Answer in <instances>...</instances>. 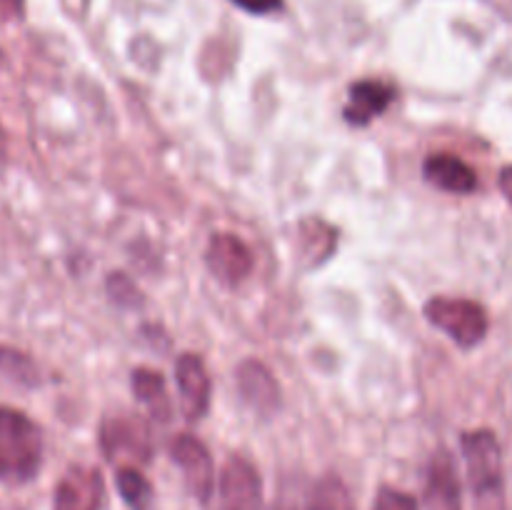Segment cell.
I'll use <instances>...</instances> for the list:
<instances>
[{"mask_svg":"<svg viewBox=\"0 0 512 510\" xmlns=\"http://www.w3.org/2000/svg\"><path fill=\"white\" fill-rule=\"evenodd\" d=\"M43 463V435L20 410L0 405V483L23 485Z\"/></svg>","mask_w":512,"mask_h":510,"instance_id":"1","label":"cell"},{"mask_svg":"<svg viewBox=\"0 0 512 510\" xmlns=\"http://www.w3.org/2000/svg\"><path fill=\"white\" fill-rule=\"evenodd\" d=\"M460 443H463L465 468H468L470 488L475 495V510H508L503 450L493 430H468Z\"/></svg>","mask_w":512,"mask_h":510,"instance_id":"2","label":"cell"},{"mask_svg":"<svg viewBox=\"0 0 512 510\" xmlns=\"http://www.w3.org/2000/svg\"><path fill=\"white\" fill-rule=\"evenodd\" d=\"M100 448L105 458L118 468H138L153 455L150 428L138 415H108L100 425Z\"/></svg>","mask_w":512,"mask_h":510,"instance_id":"3","label":"cell"},{"mask_svg":"<svg viewBox=\"0 0 512 510\" xmlns=\"http://www.w3.org/2000/svg\"><path fill=\"white\" fill-rule=\"evenodd\" d=\"M425 318L438 330L448 333L460 348H475L488 335V313L480 303L468 298H430L425 303Z\"/></svg>","mask_w":512,"mask_h":510,"instance_id":"4","label":"cell"},{"mask_svg":"<svg viewBox=\"0 0 512 510\" xmlns=\"http://www.w3.org/2000/svg\"><path fill=\"white\" fill-rule=\"evenodd\" d=\"M263 480L250 460L230 455L218 475V495L210 510H260Z\"/></svg>","mask_w":512,"mask_h":510,"instance_id":"5","label":"cell"},{"mask_svg":"<svg viewBox=\"0 0 512 510\" xmlns=\"http://www.w3.org/2000/svg\"><path fill=\"white\" fill-rule=\"evenodd\" d=\"M170 455H173V460L180 465V470H183L185 485H188L190 493H193L200 503L208 505L210 495H213L215 490V470L208 448H205L195 435L183 433L170 443Z\"/></svg>","mask_w":512,"mask_h":510,"instance_id":"6","label":"cell"},{"mask_svg":"<svg viewBox=\"0 0 512 510\" xmlns=\"http://www.w3.org/2000/svg\"><path fill=\"white\" fill-rule=\"evenodd\" d=\"M105 498V480L98 468L73 465L55 488L53 510H100Z\"/></svg>","mask_w":512,"mask_h":510,"instance_id":"7","label":"cell"},{"mask_svg":"<svg viewBox=\"0 0 512 510\" xmlns=\"http://www.w3.org/2000/svg\"><path fill=\"white\" fill-rule=\"evenodd\" d=\"M205 265L220 283L238 285L253 270V253L238 235L215 233L205 250Z\"/></svg>","mask_w":512,"mask_h":510,"instance_id":"8","label":"cell"},{"mask_svg":"<svg viewBox=\"0 0 512 510\" xmlns=\"http://www.w3.org/2000/svg\"><path fill=\"white\" fill-rule=\"evenodd\" d=\"M175 380L180 390V405L185 418L193 423L200 420L210 408V375L200 355L183 353L175 363Z\"/></svg>","mask_w":512,"mask_h":510,"instance_id":"9","label":"cell"},{"mask_svg":"<svg viewBox=\"0 0 512 510\" xmlns=\"http://www.w3.org/2000/svg\"><path fill=\"white\" fill-rule=\"evenodd\" d=\"M238 388L245 403L260 415H273L280 408V388L268 368L258 360H245L238 368Z\"/></svg>","mask_w":512,"mask_h":510,"instance_id":"10","label":"cell"},{"mask_svg":"<svg viewBox=\"0 0 512 510\" xmlns=\"http://www.w3.org/2000/svg\"><path fill=\"white\" fill-rule=\"evenodd\" d=\"M395 100V88L383 80H358L350 85V98L343 115L350 125H368Z\"/></svg>","mask_w":512,"mask_h":510,"instance_id":"11","label":"cell"},{"mask_svg":"<svg viewBox=\"0 0 512 510\" xmlns=\"http://www.w3.org/2000/svg\"><path fill=\"white\" fill-rule=\"evenodd\" d=\"M423 175L430 185L445 193L468 195L478 188V175L465 160L450 153H433L423 163Z\"/></svg>","mask_w":512,"mask_h":510,"instance_id":"12","label":"cell"},{"mask_svg":"<svg viewBox=\"0 0 512 510\" xmlns=\"http://www.w3.org/2000/svg\"><path fill=\"white\" fill-rule=\"evenodd\" d=\"M425 508L428 510H463L460 500V480L455 473L453 458L440 450L433 458L425 483Z\"/></svg>","mask_w":512,"mask_h":510,"instance_id":"13","label":"cell"},{"mask_svg":"<svg viewBox=\"0 0 512 510\" xmlns=\"http://www.w3.org/2000/svg\"><path fill=\"white\" fill-rule=\"evenodd\" d=\"M130 385H133V393L145 408L150 410L155 420H168L170 418V405L168 388H165V378L153 368H135L130 375Z\"/></svg>","mask_w":512,"mask_h":510,"instance_id":"14","label":"cell"},{"mask_svg":"<svg viewBox=\"0 0 512 510\" xmlns=\"http://www.w3.org/2000/svg\"><path fill=\"white\" fill-rule=\"evenodd\" d=\"M335 245H338V235L328 223L320 218H308L300 223V253L308 260L310 268L325 263L333 255Z\"/></svg>","mask_w":512,"mask_h":510,"instance_id":"15","label":"cell"},{"mask_svg":"<svg viewBox=\"0 0 512 510\" xmlns=\"http://www.w3.org/2000/svg\"><path fill=\"white\" fill-rule=\"evenodd\" d=\"M308 510H355V505L343 480L338 475H325L313 485Z\"/></svg>","mask_w":512,"mask_h":510,"instance_id":"16","label":"cell"},{"mask_svg":"<svg viewBox=\"0 0 512 510\" xmlns=\"http://www.w3.org/2000/svg\"><path fill=\"white\" fill-rule=\"evenodd\" d=\"M118 490L130 510H150L153 485L138 468H118Z\"/></svg>","mask_w":512,"mask_h":510,"instance_id":"17","label":"cell"},{"mask_svg":"<svg viewBox=\"0 0 512 510\" xmlns=\"http://www.w3.org/2000/svg\"><path fill=\"white\" fill-rule=\"evenodd\" d=\"M0 375L18 385H28V388L38 383V368L33 360L20 350L5 348V345H0Z\"/></svg>","mask_w":512,"mask_h":510,"instance_id":"18","label":"cell"},{"mask_svg":"<svg viewBox=\"0 0 512 510\" xmlns=\"http://www.w3.org/2000/svg\"><path fill=\"white\" fill-rule=\"evenodd\" d=\"M105 285H108L110 298H113L118 305H123V308H135V305L143 303V298H140V290L135 288V283L128 278V275L110 273L108 283Z\"/></svg>","mask_w":512,"mask_h":510,"instance_id":"19","label":"cell"},{"mask_svg":"<svg viewBox=\"0 0 512 510\" xmlns=\"http://www.w3.org/2000/svg\"><path fill=\"white\" fill-rule=\"evenodd\" d=\"M373 510H420L418 500L413 495L403 493L395 488H380L378 498H375Z\"/></svg>","mask_w":512,"mask_h":510,"instance_id":"20","label":"cell"},{"mask_svg":"<svg viewBox=\"0 0 512 510\" xmlns=\"http://www.w3.org/2000/svg\"><path fill=\"white\" fill-rule=\"evenodd\" d=\"M233 3L253 15H268L283 8V0H233Z\"/></svg>","mask_w":512,"mask_h":510,"instance_id":"21","label":"cell"},{"mask_svg":"<svg viewBox=\"0 0 512 510\" xmlns=\"http://www.w3.org/2000/svg\"><path fill=\"white\" fill-rule=\"evenodd\" d=\"M23 10V0H0V20L18 18Z\"/></svg>","mask_w":512,"mask_h":510,"instance_id":"22","label":"cell"},{"mask_svg":"<svg viewBox=\"0 0 512 510\" xmlns=\"http://www.w3.org/2000/svg\"><path fill=\"white\" fill-rule=\"evenodd\" d=\"M498 185H500V193H503L505 200H508V203L512 205V165L500 170Z\"/></svg>","mask_w":512,"mask_h":510,"instance_id":"23","label":"cell"},{"mask_svg":"<svg viewBox=\"0 0 512 510\" xmlns=\"http://www.w3.org/2000/svg\"><path fill=\"white\" fill-rule=\"evenodd\" d=\"M3 140H5V135H3V128H0V150H3Z\"/></svg>","mask_w":512,"mask_h":510,"instance_id":"24","label":"cell"},{"mask_svg":"<svg viewBox=\"0 0 512 510\" xmlns=\"http://www.w3.org/2000/svg\"><path fill=\"white\" fill-rule=\"evenodd\" d=\"M278 510H290V508H278Z\"/></svg>","mask_w":512,"mask_h":510,"instance_id":"25","label":"cell"}]
</instances>
